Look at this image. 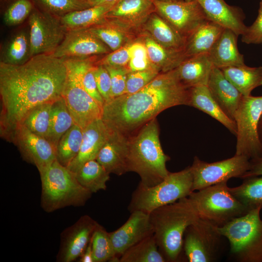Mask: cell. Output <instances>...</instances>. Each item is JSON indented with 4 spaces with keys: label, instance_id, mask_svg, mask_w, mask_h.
I'll list each match as a JSON object with an SVG mask.
<instances>
[{
    "label": "cell",
    "instance_id": "3957f363",
    "mask_svg": "<svg viewBox=\"0 0 262 262\" xmlns=\"http://www.w3.org/2000/svg\"><path fill=\"white\" fill-rule=\"evenodd\" d=\"M149 214L153 235L166 261L178 260L186 229L199 218L188 196L159 207Z\"/></svg>",
    "mask_w": 262,
    "mask_h": 262
},
{
    "label": "cell",
    "instance_id": "d6986e66",
    "mask_svg": "<svg viewBox=\"0 0 262 262\" xmlns=\"http://www.w3.org/2000/svg\"><path fill=\"white\" fill-rule=\"evenodd\" d=\"M120 228L109 232L116 256H121L130 247L153 235L149 214L134 211Z\"/></svg>",
    "mask_w": 262,
    "mask_h": 262
},
{
    "label": "cell",
    "instance_id": "6da1fadb",
    "mask_svg": "<svg viewBox=\"0 0 262 262\" xmlns=\"http://www.w3.org/2000/svg\"><path fill=\"white\" fill-rule=\"evenodd\" d=\"M67 76L64 58L32 57L20 65L0 63V135L9 142L16 127L34 107L62 97Z\"/></svg>",
    "mask_w": 262,
    "mask_h": 262
},
{
    "label": "cell",
    "instance_id": "bcb514c9",
    "mask_svg": "<svg viewBox=\"0 0 262 262\" xmlns=\"http://www.w3.org/2000/svg\"><path fill=\"white\" fill-rule=\"evenodd\" d=\"M130 43L115 51L104 55L103 57L98 59L95 64L97 65L127 67L130 59Z\"/></svg>",
    "mask_w": 262,
    "mask_h": 262
},
{
    "label": "cell",
    "instance_id": "74e56055",
    "mask_svg": "<svg viewBox=\"0 0 262 262\" xmlns=\"http://www.w3.org/2000/svg\"><path fill=\"white\" fill-rule=\"evenodd\" d=\"M34 8L32 0H0V16L7 27L26 22Z\"/></svg>",
    "mask_w": 262,
    "mask_h": 262
},
{
    "label": "cell",
    "instance_id": "9a60e30c",
    "mask_svg": "<svg viewBox=\"0 0 262 262\" xmlns=\"http://www.w3.org/2000/svg\"><path fill=\"white\" fill-rule=\"evenodd\" d=\"M9 143H13L17 147L24 160L36 166L40 176L57 160L53 145L21 124L15 128Z\"/></svg>",
    "mask_w": 262,
    "mask_h": 262
},
{
    "label": "cell",
    "instance_id": "681fc988",
    "mask_svg": "<svg viewBox=\"0 0 262 262\" xmlns=\"http://www.w3.org/2000/svg\"><path fill=\"white\" fill-rule=\"evenodd\" d=\"M250 161V169L244 174L243 179L262 175V157L252 159Z\"/></svg>",
    "mask_w": 262,
    "mask_h": 262
},
{
    "label": "cell",
    "instance_id": "d590c367",
    "mask_svg": "<svg viewBox=\"0 0 262 262\" xmlns=\"http://www.w3.org/2000/svg\"><path fill=\"white\" fill-rule=\"evenodd\" d=\"M83 130L75 124L59 141L55 148L56 160L63 166L67 167L78 155L82 140Z\"/></svg>",
    "mask_w": 262,
    "mask_h": 262
},
{
    "label": "cell",
    "instance_id": "816d5d0a",
    "mask_svg": "<svg viewBox=\"0 0 262 262\" xmlns=\"http://www.w3.org/2000/svg\"><path fill=\"white\" fill-rule=\"evenodd\" d=\"M122 0H88L91 7L104 5H115Z\"/></svg>",
    "mask_w": 262,
    "mask_h": 262
},
{
    "label": "cell",
    "instance_id": "8d00e7d4",
    "mask_svg": "<svg viewBox=\"0 0 262 262\" xmlns=\"http://www.w3.org/2000/svg\"><path fill=\"white\" fill-rule=\"evenodd\" d=\"M88 29L112 51L132 42L135 37L104 19Z\"/></svg>",
    "mask_w": 262,
    "mask_h": 262
},
{
    "label": "cell",
    "instance_id": "ab89813d",
    "mask_svg": "<svg viewBox=\"0 0 262 262\" xmlns=\"http://www.w3.org/2000/svg\"><path fill=\"white\" fill-rule=\"evenodd\" d=\"M53 102L45 103L34 107L27 114L20 124L35 134L47 139Z\"/></svg>",
    "mask_w": 262,
    "mask_h": 262
},
{
    "label": "cell",
    "instance_id": "52a82bcc",
    "mask_svg": "<svg viewBox=\"0 0 262 262\" xmlns=\"http://www.w3.org/2000/svg\"><path fill=\"white\" fill-rule=\"evenodd\" d=\"M190 166L177 172H169L161 182L146 186L140 182L133 192L128 206L130 213L141 211L149 213L161 206L188 196L193 192Z\"/></svg>",
    "mask_w": 262,
    "mask_h": 262
},
{
    "label": "cell",
    "instance_id": "f5cc1de1",
    "mask_svg": "<svg viewBox=\"0 0 262 262\" xmlns=\"http://www.w3.org/2000/svg\"><path fill=\"white\" fill-rule=\"evenodd\" d=\"M258 132L260 141L262 146V113L261 114L258 127Z\"/></svg>",
    "mask_w": 262,
    "mask_h": 262
},
{
    "label": "cell",
    "instance_id": "f907efd6",
    "mask_svg": "<svg viewBox=\"0 0 262 262\" xmlns=\"http://www.w3.org/2000/svg\"><path fill=\"white\" fill-rule=\"evenodd\" d=\"M80 262H94L91 241L80 257Z\"/></svg>",
    "mask_w": 262,
    "mask_h": 262
},
{
    "label": "cell",
    "instance_id": "484cf974",
    "mask_svg": "<svg viewBox=\"0 0 262 262\" xmlns=\"http://www.w3.org/2000/svg\"><path fill=\"white\" fill-rule=\"evenodd\" d=\"M238 35L225 29L208 53L213 66L220 69L245 65L244 55L238 50Z\"/></svg>",
    "mask_w": 262,
    "mask_h": 262
},
{
    "label": "cell",
    "instance_id": "8992f818",
    "mask_svg": "<svg viewBox=\"0 0 262 262\" xmlns=\"http://www.w3.org/2000/svg\"><path fill=\"white\" fill-rule=\"evenodd\" d=\"M262 205L218 227L229 241L230 253L236 261L262 262Z\"/></svg>",
    "mask_w": 262,
    "mask_h": 262
},
{
    "label": "cell",
    "instance_id": "30bf717a",
    "mask_svg": "<svg viewBox=\"0 0 262 262\" xmlns=\"http://www.w3.org/2000/svg\"><path fill=\"white\" fill-rule=\"evenodd\" d=\"M262 113V96L243 97L236 112L235 154L246 156L250 160L262 157V146L258 127Z\"/></svg>",
    "mask_w": 262,
    "mask_h": 262
},
{
    "label": "cell",
    "instance_id": "ffe728a7",
    "mask_svg": "<svg viewBox=\"0 0 262 262\" xmlns=\"http://www.w3.org/2000/svg\"><path fill=\"white\" fill-rule=\"evenodd\" d=\"M111 133V130L101 118L88 125L83 130L82 140L80 151L67 168L75 173L86 162L96 160Z\"/></svg>",
    "mask_w": 262,
    "mask_h": 262
},
{
    "label": "cell",
    "instance_id": "44dd1931",
    "mask_svg": "<svg viewBox=\"0 0 262 262\" xmlns=\"http://www.w3.org/2000/svg\"><path fill=\"white\" fill-rule=\"evenodd\" d=\"M129 139L126 135L111 130L109 138L98 152L96 160L109 174L120 176L128 172Z\"/></svg>",
    "mask_w": 262,
    "mask_h": 262
},
{
    "label": "cell",
    "instance_id": "60d3db41",
    "mask_svg": "<svg viewBox=\"0 0 262 262\" xmlns=\"http://www.w3.org/2000/svg\"><path fill=\"white\" fill-rule=\"evenodd\" d=\"M94 262H119L115 254L109 235L99 224L95 229L91 240Z\"/></svg>",
    "mask_w": 262,
    "mask_h": 262
},
{
    "label": "cell",
    "instance_id": "9c48e42d",
    "mask_svg": "<svg viewBox=\"0 0 262 262\" xmlns=\"http://www.w3.org/2000/svg\"><path fill=\"white\" fill-rule=\"evenodd\" d=\"M64 59L67 76L62 97L75 124L83 129L94 121L101 118L102 108L89 95L83 85L82 58Z\"/></svg>",
    "mask_w": 262,
    "mask_h": 262
},
{
    "label": "cell",
    "instance_id": "4fadbf2b",
    "mask_svg": "<svg viewBox=\"0 0 262 262\" xmlns=\"http://www.w3.org/2000/svg\"><path fill=\"white\" fill-rule=\"evenodd\" d=\"M27 21L30 32L31 57L38 54H53L67 31L61 17L34 8Z\"/></svg>",
    "mask_w": 262,
    "mask_h": 262
},
{
    "label": "cell",
    "instance_id": "e0dca14e",
    "mask_svg": "<svg viewBox=\"0 0 262 262\" xmlns=\"http://www.w3.org/2000/svg\"><path fill=\"white\" fill-rule=\"evenodd\" d=\"M98 224L89 215H84L64 230L57 261L72 262L80 258L90 242Z\"/></svg>",
    "mask_w": 262,
    "mask_h": 262
},
{
    "label": "cell",
    "instance_id": "277c9868",
    "mask_svg": "<svg viewBox=\"0 0 262 262\" xmlns=\"http://www.w3.org/2000/svg\"><path fill=\"white\" fill-rule=\"evenodd\" d=\"M169 159L162 148L155 118L144 125L129 139L128 171L138 174L140 182L146 186H155L167 176L169 172L166 163Z\"/></svg>",
    "mask_w": 262,
    "mask_h": 262
},
{
    "label": "cell",
    "instance_id": "83f0119b",
    "mask_svg": "<svg viewBox=\"0 0 262 262\" xmlns=\"http://www.w3.org/2000/svg\"><path fill=\"white\" fill-rule=\"evenodd\" d=\"M139 37L146 47L151 65L160 73L175 69L185 59L184 50L166 48L145 32H142Z\"/></svg>",
    "mask_w": 262,
    "mask_h": 262
},
{
    "label": "cell",
    "instance_id": "8fae6325",
    "mask_svg": "<svg viewBox=\"0 0 262 262\" xmlns=\"http://www.w3.org/2000/svg\"><path fill=\"white\" fill-rule=\"evenodd\" d=\"M218 226L199 218L186 229L183 247L190 262H211L217 259L222 238Z\"/></svg>",
    "mask_w": 262,
    "mask_h": 262
},
{
    "label": "cell",
    "instance_id": "e575fe53",
    "mask_svg": "<svg viewBox=\"0 0 262 262\" xmlns=\"http://www.w3.org/2000/svg\"><path fill=\"white\" fill-rule=\"evenodd\" d=\"M120 262H165L154 235L150 236L128 249L120 257Z\"/></svg>",
    "mask_w": 262,
    "mask_h": 262
},
{
    "label": "cell",
    "instance_id": "11a10c76",
    "mask_svg": "<svg viewBox=\"0 0 262 262\" xmlns=\"http://www.w3.org/2000/svg\"><path fill=\"white\" fill-rule=\"evenodd\" d=\"M181 0L185 1H194L196 0Z\"/></svg>",
    "mask_w": 262,
    "mask_h": 262
},
{
    "label": "cell",
    "instance_id": "836d02e7",
    "mask_svg": "<svg viewBox=\"0 0 262 262\" xmlns=\"http://www.w3.org/2000/svg\"><path fill=\"white\" fill-rule=\"evenodd\" d=\"M79 182L92 194L106 189L110 174L96 160L84 163L75 173Z\"/></svg>",
    "mask_w": 262,
    "mask_h": 262
},
{
    "label": "cell",
    "instance_id": "db71d44e",
    "mask_svg": "<svg viewBox=\"0 0 262 262\" xmlns=\"http://www.w3.org/2000/svg\"><path fill=\"white\" fill-rule=\"evenodd\" d=\"M153 1H161V2H168V1H174L177 0H152Z\"/></svg>",
    "mask_w": 262,
    "mask_h": 262
},
{
    "label": "cell",
    "instance_id": "b9f144b4",
    "mask_svg": "<svg viewBox=\"0 0 262 262\" xmlns=\"http://www.w3.org/2000/svg\"><path fill=\"white\" fill-rule=\"evenodd\" d=\"M38 10L61 17L71 12L91 7L88 0H32Z\"/></svg>",
    "mask_w": 262,
    "mask_h": 262
},
{
    "label": "cell",
    "instance_id": "f1b7e54d",
    "mask_svg": "<svg viewBox=\"0 0 262 262\" xmlns=\"http://www.w3.org/2000/svg\"><path fill=\"white\" fill-rule=\"evenodd\" d=\"M162 46L171 49L184 50L186 40L156 12L146 22L143 32Z\"/></svg>",
    "mask_w": 262,
    "mask_h": 262
},
{
    "label": "cell",
    "instance_id": "7c38bea8",
    "mask_svg": "<svg viewBox=\"0 0 262 262\" xmlns=\"http://www.w3.org/2000/svg\"><path fill=\"white\" fill-rule=\"evenodd\" d=\"M190 167L193 192L228 181L232 178L242 179L250 169V161L246 156L236 154L230 158L213 163L203 161L195 156Z\"/></svg>",
    "mask_w": 262,
    "mask_h": 262
},
{
    "label": "cell",
    "instance_id": "d4e9b609",
    "mask_svg": "<svg viewBox=\"0 0 262 262\" xmlns=\"http://www.w3.org/2000/svg\"><path fill=\"white\" fill-rule=\"evenodd\" d=\"M213 67L208 53H203L184 59L175 68L181 83L188 88L207 85Z\"/></svg>",
    "mask_w": 262,
    "mask_h": 262
},
{
    "label": "cell",
    "instance_id": "4316f807",
    "mask_svg": "<svg viewBox=\"0 0 262 262\" xmlns=\"http://www.w3.org/2000/svg\"><path fill=\"white\" fill-rule=\"evenodd\" d=\"M188 105L208 114L236 135L235 122L224 113L212 96L207 85H199L189 88Z\"/></svg>",
    "mask_w": 262,
    "mask_h": 262
},
{
    "label": "cell",
    "instance_id": "c3c4849f",
    "mask_svg": "<svg viewBox=\"0 0 262 262\" xmlns=\"http://www.w3.org/2000/svg\"><path fill=\"white\" fill-rule=\"evenodd\" d=\"M242 41L247 44H262V0L260 2L258 16L242 35Z\"/></svg>",
    "mask_w": 262,
    "mask_h": 262
},
{
    "label": "cell",
    "instance_id": "f6af8a7d",
    "mask_svg": "<svg viewBox=\"0 0 262 262\" xmlns=\"http://www.w3.org/2000/svg\"><path fill=\"white\" fill-rule=\"evenodd\" d=\"M104 66L108 71L111 78L112 99L125 94L127 77L129 72L127 68Z\"/></svg>",
    "mask_w": 262,
    "mask_h": 262
},
{
    "label": "cell",
    "instance_id": "7402d4cb",
    "mask_svg": "<svg viewBox=\"0 0 262 262\" xmlns=\"http://www.w3.org/2000/svg\"><path fill=\"white\" fill-rule=\"evenodd\" d=\"M207 19L242 35L247 26L244 23L245 16L239 7L227 4L224 0H197Z\"/></svg>",
    "mask_w": 262,
    "mask_h": 262
},
{
    "label": "cell",
    "instance_id": "7dc6e473",
    "mask_svg": "<svg viewBox=\"0 0 262 262\" xmlns=\"http://www.w3.org/2000/svg\"><path fill=\"white\" fill-rule=\"evenodd\" d=\"M94 74L98 90L105 102L110 100L112 99L111 81L108 71L104 66L95 64Z\"/></svg>",
    "mask_w": 262,
    "mask_h": 262
},
{
    "label": "cell",
    "instance_id": "7a4b0ae2",
    "mask_svg": "<svg viewBox=\"0 0 262 262\" xmlns=\"http://www.w3.org/2000/svg\"><path fill=\"white\" fill-rule=\"evenodd\" d=\"M189 88L179 80L175 69L159 73L137 92L106 101L101 119L112 131L127 135L155 118L163 111L189 104Z\"/></svg>",
    "mask_w": 262,
    "mask_h": 262
},
{
    "label": "cell",
    "instance_id": "ba28073f",
    "mask_svg": "<svg viewBox=\"0 0 262 262\" xmlns=\"http://www.w3.org/2000/svg\"><path fill=\"white\" fill-rule=\"evenodd\" d=\"M188 197L200 218L219 227L250 211L231 194L227 181L193 191Z\"/></svg>",
    "mask_w": 262,
    "mask_h": 262
},
{
    "label": "cell",
    "instance_id": "5bb4252c",
    "mask_svg": "<svg viewBox=\"0 0 262 262\" xmlns=\"http://www.w3.org/2000/svg\"><path fill=\"white\" fill-rule=\"evenodd\" d=\"M153 2L155 12L186 40L198 27L208 20L197 0Z\"/></svg>",
    "mask_w": 262,
    "mask_h": 262
},
{
    "label": "cell",
    "instance_id": "603a6c76",
    "mask_svg": "<svg viewBox=\"0 0 262 262\" xmlns=\"http://www.w3.org/2000/svg\"><path fill=\"white\" fill-rule=\"evenodd\" d=\"M31 58L29 25L27 20L16 26L1 43L0 63L20 65Z\"/></svg>",
    "mask_w": 262,
    "mask_h": 262
},
{
    "label": "cell",
    "instance_id": "7bdbcfd3",
    "mask_svg": "<svg viewBox=\"0 0 262 262\" xmlns=\"http://www.w3.org/2000/svg\"><path fill=\"white\" fill-rule=\"evenodd\" d=\"M129 51L130 59L127 67L129 72L156 70L149 60L145 44L140 39L130 43Z\"/></svg>",
    "mask_w": 262,
    "mask_h": 262
},
{
    "label": "cell",
    "instance_id": "cb8c5ba5",
    "mask_svg": "<svg viewBox=\"0 0 262 262\" xmlns=\"http://www.w3.org/2000/svg\"><path fill=\"white\" fill-rule=\"evenodd\" d=\"M207 86L224 113L234 121L236 112L243 97L242 94L226 78L222 70L214 66Z\"/></svg>",
    "mask_w": 262,
    "mask_h": 262
},
{
    "label": "cell",
    "instance_id": "f546056e",
    "mask_svg": "<svg viewBox=\"0 0 262 262\" xmlns=\"http://www.w3.org/2000/svg\"><path fill=\"white\" fill-rule=\"evenodd\" d=\"M225 29L207 20L187 38L184 49L185 59L203 53H208Z\"/></svg>",
    "mask_w": 262,
    "mask_h": 262
},
{
    "label": "cell",
    "instance_id": "5b68a950",
    "mask_svg": "<svg viewBox=\"0 0 262 262\" xmlns=\"http://www.w3.org/2000/svg\"><path fill=\"white\" fill-rule=\"evenodd\" d=\"M40 179L41 206L47 213L68 206H84L92 194L79 182L73 172L57 160Z\"/></svg>",
    "mask_w": 262,
    "mask_h": 262
},
{
    "label": "cell",
    "instance_id": "2e32d148",
    "mask_svg": "<svg viewBox=\"0 0 262 262\" xmlns=\"http://www.w3.org/2000/svg\"><path fill=\"white\" fill-rule=\"evenodd\" d=\"M155 12L152 0H122L112 7L104 19L135 36L142 33L146 22Z\"/></svg>",
    "mask_w": 262,
    "mask_h": 262
},
{
    "label": "cell",
    "instance_id": "ee69618b",
    "mask_svg": "<svg viewBox=\"0 0 262 262\" xmlns=\"http://www.w3.org/2000/svg\"><path fill=\"white\" fill-rule=\"evenodd\" d=\"M159 73L155 69L129 72L127 77L125 94H132L141 90Z\"/></svg>",
    "mask_w": 262,
    "mask_h": 262
},
{
    "label": "cell",
    "instance_id": "f35d334b",
    "mask_svg": "<svg viewBox=\"0 0 262 262\" xmlns=\"http://www.w3.org/2000/svg\"><path fill=\"white\" fill-rule=\"evenodd\" d=\"M229 190L250 210L262 205V175L244 179L240 185Z\"/></svg>",
    "mask_w": 262,
    "mask_h": 262
},
{
    "label": "cell",
    "instance_id": "4dcf8cb0",
    "mask_svg": "<svg viewBox=\"0 0 262 262\" xmlns=\"http://www.w3.org/2000/svg\"><path fill=\"white\" fill-rule=\"evenodd\" d=\"M244 96H248L256 88L262 85V66L249 67L246 65L220 69Z\"/></svg>",
    "mask_w": 262,
    "mask_h": 262
},
{
    "label": "cell",
    "instance_id": "ac0fdd59",
    "mask_svg": "<svg viewBox=\"0 0 262 262\" xmlns=\"http://www.w3.org/2000/svg\"><path fill=\"white\" fill-rule=\"evenodd\" d=\"M112 51L88 28L68 30L53 55L58 58L104 55Z\"/></svg>",
    "mask_w": 262,
    "mask_h": 262
},
{
    "label": "cell",
    "instance_id": "1f68e13d",
    "mask_svg": "<svg viewBox=\"0 0 262 262\" xmlns=\"http://www.w3.org/2000/svg\"><path fill=\"white\" fill-rule=\"evenodd\" d=\"M114 5L96 6L74 11L61 16V20L67 31L89 28L104 20Z\"/></svg>",
    "mask_w": 262,
    "mask_h": 262
},
{
    "label": "cell",
    "instance_id": "d6a6232c",
    "mask_svg": "<svg viewBox=\"0 0 262 262\" xmlns=\"http://www.w3.org/2000/svg\"><path fill=\"white\" fill-rule=\"evenodd\" d=\"M74 124L73 118L65 99L63 97L59 98L51 105L50 127L47 139L56 148L61 137Z\"/></svg>",
    "mask_w": 262,
    "mask_h": 262
}]
</instances>
